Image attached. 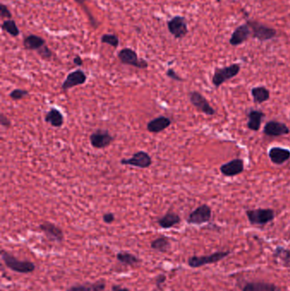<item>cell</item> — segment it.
Listing matches in <instances>:
<instances>
[{
  "instance_id": "60d3db41",
  "label": "cell",
  "mask_w": 290,
  "mask_h": 291,
  "mask_svg": "<svg viewBox=\"0 0 290 291\" xmlns=\"http://www.w3.org/2000/svg\"></svg>"
},
{
  "instance_id": "ba28073f",
  "label": "cell",
  "mask_w": 290,
  "mask_h": 291,
  "mask_svg": "<svg viewBox=\"0 0 290 291\" xmlns=\"http://www.w3.org/2000/svg\"><path fill=\"white\" fill-rule=\"evenodd\" d=\"M168 32L175 39H182L188 33L186 19L184 16L175 15L167 21Z\"/></svg>"
},
{
  "instance_id": "52a82bcc",
  "label": "cell",
  "mask_w": 290,
  "mask_h": 291,
  "mask_svg": "<svg viewBox=\"0 0 290 291\" xmlns=\"http://www.w3.org/2000/svg\"><path fill=\"white\" fill-rule=\"evenodd\" d=\"M212 218V209L208 204H201L192 211L186 218V222L189 225L205 224L210 222Z\"/></svg>"
},
{
  "instance_id": "8fae6325",
  "label": "cell",
  "mask_w": 290,
  "mask_h": 291,
  "mask_svg": "<svg viewBox=\"0 0 290 291\" xmlns=\"http://www.w3.org/2000/svg\"><path fill=\"white\" fill-rule=\"evenodd\" d=\"M91 146L95 149H104L114 141V137L109 133L108 130H96L90 137Z\"/></svg>"
},
{
  "instance_id": "b9f144b4",
  "label": "cell",
  "mask_w": 290,
  "mask_h": 291,
  "mask_svg": "<svg viewBox=\"0 0 290 291\" xmlns=\"http://www.w3.org/2000/svg\"></svg>"
},
{
  "instance_id": "2e32d148",
  "label": "cell",
  "mask_w": 290,
  "mask_h": 291,
  "mask_svg": "<svg viewBox=\"0 0 290 291\" xmlns=\"http://www.w3.org/2000/svg\"><path fill=\"white\" fill-rule=\"evenodd\" d=\"M252 37L251 29L249 28L248 23L238 26L231 33V38L229 43L231 46H238L248 41V39Z\"/></svg>"
},
{
  "instance_id": "4316f807",
  "label": "cell",
  "mask_w": 290,
  "mask_h": 291,
  "mask_svg": "<svg viewBox=\"0 0 290 291\" xmlns=\"http://www.w3.org/2000/svg\"><path fill=\"white\" fill-rule=\"evenodd\" d=\"M273 257L278 260L283 266H290V249H286L283 246H277L273 251Z\"/></svg>"
},
{
  "instance_id": "8992f818",
  "label": "cell",
  "mask_w": 290,
  "mask_h": 291,
  "mask_svg": "<svg viewBox=\"0 0 290 291\" xmlns=\"http://www.w3.org/2000/svg\"><path fill=\"white\" fill-rule=\"evenodd\" d=\"M118 58L121 63L127 66L136 67L138 69H147L148 62L144 59H140L137 53L130 48H123L118 53Z\"/></svg>"
},
{
  "instance_id": "83f0119b",
  "label": "cell",
  "mask_w": 290,
  "mask_h": 291,
  "mask_svg": "<svg viewBox=\"0 0 290 291\" xmlns=\"http://www.w3.org/2000/svg\"><path fill=\"white\" fill-rule=\"evenodd\" d=\"M171 244L169 239L165 236H161L157 239H154L153 241L151 243V248L156 250L157 252L165 253L170 249Z\"/></svg>"
},
{
  "instance_id": "5bb4252c",
  "label": "cell",
  "mask_w": 290,
  "mask_h": 291,
  "mask_svg": "<svg viewBox=\"0 0 290 291\" xmlns=\"http://www.w3.org/2000/svg\"><path fill=\"white\" fill-rule=\"evenodd\" d=\"M263 133L265 134L266 137H280L289 135L290 130V128L287 126L286 123L276 120H271L266 122L265 124Z\"/></svg>"
},
{
  "instance_id": "9a60e30c",
  "label": "cell",
  "mask_w": 290,
  "mask_h": 291,
  "mask_svg": "<svg viewBox=\"0 0 290 291\" xmlns=\"http://www.w3.org/2000/svg\"><path fill=\"white\" fill-rule=\"evenodd\" d=\"M86 81H87L86 74L81 69H77V70L68 74L66 79L64 80L62 84H61V90L64 92L68 91V90L74 88L76 86L83 85V84L86 83Z\"/></svg>"
},
{
  "instance_id": "f1b7e54d",
  "label": "cell",
  "mask_w": 290,
  "mask_h": 291,
  "mask_svg": "<svg viewBox=\"0 0 290 291\" xmlns=\"http://www.w3.org/2000/svg\"><path fill=\"white\" fill-rule=\"evenodd\" d=\"M1 29L3 31H6L11 37H18L21 33V31L18 28L15 21L12 19L4 20L3 24L1 25Z\"/></svg>"
},
{
  "instance_id": "cb8c5ba5",
  "label": "cell",
  "mask_w": 290,
  "mask_h": 291,
  "mask_svg": "<svg viewBox=\"0 0 290 291\" xmlns=\"http://www.w3.org/2000/svg\"><path fill=\"white\" fill-rule=\"evenodd\" d=\"M46 46V39L40 36L31 34L25 38L23 40V46L28 50H39L43 46Z\"/></svg>"
},
{
  "instance_id": "1f68e13d",
  "label": "cell",
  "mask_w": 290,
  "mask_h": 291,
  "mask_svg": "<svg viewBox=\"0 0 290 291\" xmlns=\"http://www.w3.org/2000/svg\"><path fill=\"white\" fill-rule=\"evenodd\" d=\"M39 56L42 58L43 60L49 61L53 56V52L48 46H43L41 49L37 50Z\"/></svg>"
},
{
  "instance_id": "7c38bea8",
  "label": "cell",
  "mask_w": 290,
  "mask_h": 291,
  "mask_svg": "<svg viewBox=\"0 0 290 291\" xmlns=\"http://www.w3.org/2000/svg\"><path fill=\"white\" fill-rule=\"evenodd\" d=\"M39 228L45 233L46 238L51 242L61 243L64 241L65 236L61 228L57 225L54 224L49 221H45L39 226Z\"/></svg>"
},
{
  "instance_id": "603a6c76",
  "label": "cell",
  "mask_w": 290,
  "mask_h": 291,
  "mask_svg": "<svg viewBox=\"0 0 290 291\" xmlns=\"http://www.w3.org/2000/svg\"><path fill=\"white\" fill-rule=\"evenodd\" d=\"M106 290V283L104 281H97L95 283L74 284L68 288L66 291H104Z\"/></svg>"
},
{
  "instance_id": "f35d334b",
  "label": "cell",
  "mask_w": 290,
  "mask_h": 291,
  "mask_svg": "<svg viewBox=\"0 0 290 291\" xmlns=\"http://www.w3.org/2000/svg\"><path fill=\"white\" fill-rule=\"evenodd\" d=\"M112 291H131L128 288L122 287L118 284H114L112 286Z\"/></svg>"
},
{
  "instance_id": "e0dca14e",
  "label": "cell",
  "mask_w": 290,
  "mask_h": 291,
  "mask_svg": "<svg viewBox=\"0 0 290 291\" xmlns=\"http://www.w3.org/2000/svg\"><path fill=\"white\" fill-rule=\"evenodd\" d=\"M172 120L166 116H158L147 123V130L148 132L158 134L168 129L171 125Z\"/></svg>"
},
{
  "instance_id": "484cf974",
  "label": "cell",
  "mask_w": 290,
  "mask_h": 291,
  "mask_svg": "<svg viewBox=\"0 0 290 291\" xmlns=\"http://www.w3.org/2000/svg\"><path fill=\"white\" fill-rule=\"evenodd\" d=\"M116 259L118 260V261L122 263V265L130 266V267H134L140 262V260L139 259L138 256H135L130 252H126V251H120V252L117 253Z\"/></svg>"
},
{
  "instance_id": "f546056e",
  "label": "cell",
  "mask_w": 290,
  "mask_h": 291,
  "mask_svg": "<svg viewBox=\"0 0 290 291\" xmlns=\"http://www.w3.org/2000/svg\"><path fill=\"white\" fill-rule=\"evenodd\" d=\"M101 42L102 44L109 45L113 48H118L119 46V39L118 36L112 33H105L101 38Z\"/></svg>"
},
{
  "instance_id": "277c9868",
  "label": "cell",
  "mask_w": 290,
  "mask_h": 291,
  "mask_svg": "<svg viewBox=\"0 0 290 291\" xmlns=\"http://www.w3.org/2000/svg\"><path fill=\"white\" fill-rule=\"evenodd\" d=\"M246 215L248 221L253 226L263 227L268 224L275 219V211L273 209H255L246 211Z\"/></svg>"
},
{
  "instance_id": "ab89813d",
  "label": "cell",
  "mask_w": 290,
  "mask_h": 291,
  "mask_svg": "<svg viewBox=\"0 0 290 291\" xmlns=\"http://www.w3.org/2000/svg\"><path fill=\"white\" fill-rule=\"evenodd\" d=\"M74 1L80 5H84V3L86 2V0H74Z\"/></svg>"
},
{
  "instance_id": "ffe728a7",
  "label": "cell",
  "mask_w": 290,
  "mask_h": 291,
  "mask_svg": "<svg viewBox=\"0 0 290 291\" xmlns=\"http://www.w3.org/2000/svg\"><path fill=\"white\" fill-rule=\"evenodd\" d=\"M181 222H182L181 216L177 213L172 211H168L165 215L158 218L157 220L158 226L164 229L174 228L175 226L180 224Z\"/></svg>"
},
{
  "instance_id": "44dd1931",
  "label": "cell",
  "mask_w": 290,
  "mask_h": 291,
  "mask_svg": "<svg viewBox=\"0 0 290 291\" xmlns=\"http://www.w3.org/2000/svg\"><path fill=\"white\" fill-rule=\"evenodd\" d=\"M45 121L46 123H49L52 127L61 128L64 124L65 120L62 112H61L59 109L51 107L46 113Z\"/></svg>"
},
{
  "instance_id": "4fadbf2b",
  "label": "cell",
  "mask_w": 290,
  "mask_h": 291,
  "mask_svg": "<svg viewBox=\"0 0 290 291\" xmlns=\"http://www.w3.org/2000/svg\"><path fill=\"white\" fill-rule=\"evenodd\" d=\"M220 171L227 177L239 176L244 171V161L242 158H234L220 165Z\"/></svg>"
},
{
  "instance_id": "ac0fdd59",
  "label": "cell",
  "mask_w": 290,
  "mask_h": 291,
  "mask_svg": "<svg viewBox=\"0 0 290 291\" xmlns=\"http://www.w3.org/2000/svg\"><path fill=\"white\" fill-rule=\"evenodd\" d=\"M266 114L257 109H249L247 112V128L251 131H259Z\"/></svg>"
},
{
  "instance_id": "74e56055",
  "label": "cell",
  "mask_w": 290,
  "mask_h": 291,
  "mask_svg": "<svg viewBox=\"0 0 290 291\" xmlns=\"http://www.w3.org/2000/svg\"><path fill=\"white\" fill-rule=\"evenodd\" d=\"M73 62H74V65H75V66H77V67H81V66H83V60H82V58H81L80 56H78V55L74 56Z\"/></svg>"
},
{
  "instance_id": "5b68a950",
  "label": "cell",
  "mask_w": 290,
  "mask_h": 291,
  "mask_svg": "<svg viewBox=\"0 0 290 291\" xmlns=\"http://www.w3.org/2000/svg\"><path fill=\"white\" fill-rule=\"evenodd\" d=\"M247 23L251 29V38L258 39L260 42L269 41V40L275 39L277 36V32H276V29L270 28L266 25L260 23L259 21L249 20V21H247Z\"/></svg>"
},
{
  "instance_id": "e575fe53",
  "label": "cell",
  "mask_w": 290,
  "mask_h": 291,
  "mask_svg": "<svg viewBox=\"0 0 290 291\" xmlns=\"http://www.w3.org/2000/svg\"><path fill=\"white\" fill-rule=\"evenodd\" d=\"M166 280H167V277H166L165 274H159V275H157V277H156V280H155V285H156V287H157L158 290L162 291V290H163V286H164V284H165Z\"/></svg>"
},
{
  "instance_id": "8d00e7d4",
  "label": "cell",
  "mask_w": 290,
  "mask_h": 291,
  "mask_svg": "<svg viewBox=\"0 0 290 291\" xmlns=\"http://www.w3.org/2000/svg\"><path fill=\"white\" fill-rule=\"evenodd\" d=\"M102 220L105 222L106 224H112L115 221V215L112 212L105 213L102 216Z\"/></svg>"
},
{
  "instance_id": "836d02e7",
  "label": "cell",
  "mask_w": 290,
  "mask_h": 291,
  "mask_svg": "<svg viewBox=\"0 0 290 291\" xmlns=\"http://www.w3.org/2000/svg\"><path fill=\"white\" fill-rule=\"evenodd\" d=\"M166 76L169 77L172 80L177 81V82H183L184 79L181 76H179L177 73L173 68H168L166 71Z\"/></svg>"
},
{
  "instance_id": "7a4b0ae2",
  "label": "cell",
  "mask_w": 290,
  "mask_h": 291,
  "mask_svg": "<svg viewBox=\"0 0 290 291\" xmlns=\"http://www.w3.org/2000/svg\"><path fill=\"white\" fill-rule=\"evenodd\" d=\"M241 71V65L232 63L224 67H218L214 72L212 77V84L215 88H220L222 84L233 77H237Z\"/></svg>"
},
{
  "instance_id": "d6a6232c",
  "label": "cell",
  "mask_w": 290,
  "mask_h": 291,
  "mask_svg": "<svg viewBox=\"0 0 290 291\" xmlns=\"http://www.w3.org/2000/svg\"><path fill=\"white\" fill-rule=\"evenodd\" d=\"M0 15H1V18L2 19H11L12 18V14H11V11L9 10V8L7 7V5H5L4 4H0Z\"/></svg>"
},
{
  "instance_id": "3957f363",
  "label": "cell",
  "mask_w": 290,
  "mask_h": 291,
  "mask_svg": "<svg viewBox=\"0 0 290 291\" xmlns=\"http://www.w3.org/2000/svg\"><path fill=\"white\" fill-rule=\"evenodd\" d=\"M230 254H231L230 250H226V251H217L207 256H192L189 257L187 260V264L189 267L192 268H198L206 265L217 263L225 258H227Z\"/></svg>"
},
{
  "instance_id": "d4e9b609",
  "label": "cell",
  "mask_w": 290,
  "mask_h": 291,
  "mask_svg": "<svg viewBox=\"0 0 290 291\" xmlns=\"http://www.w3.org/2000/svg\"><path fill=\"white\" fill-rule=\"evenodd\" d=\"M251 95L255 104H262L269 101L271 92L265 86H256L251 89Z\"/></svg>"
},
{
  "instance_id": "6da1fadb",
  "label": "cell",
  "mask_w": 290,
  "mask_h": 291,
  "mask_svg": "<svg viewBox=\"0 0 290 291\" xmlns=\"http://www.w3.org/2000/svg\"><path fill=\"white\" fill-rule=\"evenodd\" d=\"M1 259L5 267L10 270L18 274H28L33 273L36 269L35 264L30 260H21L15 256L7 252L6 250H1Z\"/></svg>"
},
{
  "instance_id": "d590c367",
  "label": "cell",
  "mask_w": 290,
  "mask_h": 291,
  "mask_svg": "<svg viewBox=\"0 0 290 291\" xmlns=\"http://www.w3.org/2000/svg\"><path fill=\"white\" fill-rule=\"evenodd\" d=\"M0 123H1V126L4 127L5 129H10L12 125L10 119L4 115V113L0 114Z\"/></svg>"
},
{
  "instance_id": "30bf717a",
  "label": "cell",
  "mask_w": 290,
  "mask_h": 291,
  "mask_svg": "<svg viewBox=\"0 0 290 291\" xmlns=\"http://www.w3.org/2000/svg\"><path fill=\"white\" fill-rule=\"evenodd\" d=\"M120 164L122 165H130L136 168H148L153 165V159L147 152L138 151L135 153L130 158H122Z\"/></svg>"
},
{
  "instance_id": "4dcf8cb0",
  "label": "cell",
  "mask_w": 290,
  "mask_h": 291,
  "mask_svg": "<svg viewBox=\"0 0 290 291\" xmlns=\"http://www.w3.org/2000/svg\"><path fill=\"white\" fill-rule=\"evenodd\" d=\"M9 95L13 101H21L26 96L29 95V92L23 89H15Z\"/></svg>"
},
{
  "instance_id": "7402d4cb",
  "label": "cell",
  "mask_w": 290,
  "mask_h": 291,
  "mask_svg": "<svg viewBox=\"0 0 290 291\" xmlns=\"http://www.w3.org/2000/svg\"><path fill=\"white\" fill-rule=\"evenodd\" d=\"M242 291H281L276 284L266 282H251L245 284Z\"/></svg>"
},
{
  "instance_id": "d6986e66",
  "label": "cell",
  "mask_w": 290,
  "mask_h": 291,
  "mask_svg": "<svg viewBox=\"0 0 290 291\" xmlns=\"http://www.w3.org/2000/svg\"><path fill=\"white\" fill-rule=\"evenodd\" d=\"M268 156L274 165H282L290 159V150L281 147H273L269 149Z\"/></svg>"
},
{
  "instance_id": "9c48e42d",
  "label": "cell",
  "mask_w": 290,
  "mask_h": 291,
  "mask_svg": "<svg viewBox=\"0 0 290 291\" xmlns=\"http://www.w3.org/2000/svg\"><path fill=\"white\" fill-rule=\"evenodd\" d=\"M189 101L197 110L207 116H213L215 114V110L210 102L200 92L197 91L191 92L188 94Z\"/></svg>"
}]
</instances>
